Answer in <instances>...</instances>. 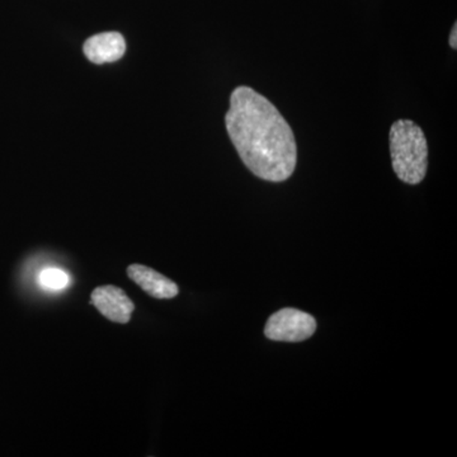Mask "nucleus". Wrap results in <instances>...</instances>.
Listing matches in <instances>:
<instances>
[{"label": "nucleus", "instance_id": "nucleus-1", "mask_svg": "<svg viewBox=\"0 0 457 457\" xmlns=\"http://www.w3.org/2000/svg\"><path fill=\"white\" fill-rule=\"evenodd\" d=\"M227 130L243 163L258 179L284 182L297 163L294 132L275 104L249 87H237L225 116Z\"/></svg>", "mask_w": 457, "mask_h": 457}, {"label": "nucleus", "instance_id": "nucleus-2", "mask_svg": "<svg viewBox=\"0 0 457 457\" xmlns=\"http://www.w3.org/2000/svg\"><path fill=\"white\" fill-rule=\"evenodd\" d=\"M393 170L403 182L418 185L428 170V144L425 132L411 120H399L390 129Z\"/></svg>", "mask_w": 457, "mask_h": 457}, {"label": "nucleus", "instance_id": "nucleus-3", "mask_svg": "<svg viewBox=\"0 0 457 457\" xmlns=\"http://www.w3.org/2000/svg\"><path fill=\"white\" fill-rule=\"evenodd\" d=\"M317 330V321L308 312L285 308L270 315L264 328V335L270 341L303 342Z\"/></svg>", "mask_w": 457, "mask_h": 457}, {"label": "nucleus", "instance_id": "nucleus-4", "mask_svg": "<svg viewBox=\"0 0 457 457\" xmlns=\"http://www.w3.org/2000/svg\"><path fill=\"white\" fill-rule=\"evenodd\" d=\"M90 303L108 320L119 324L129 323L135 311L134 303L125 291L112 285L95 288L90 295Z\"/></svg>", "mask_w": 457, "mask_h": 457}, {"label": "nucleus", "instance_id": "nucleus-5", "mask_svg": "<svg viewBox=\"0 0 457 457\" xmlns=\"http://www.w3.org/2000/svg\"><path fill=\"white\" fill-rule=\"evenodd\" d=\"M83 51L95 64L114 62L125 55V38L119 32L98 33L84 42Z\"/></svg>", "mask_w": 457, "mask_h": 457}, {"label": "nucleus", "instance_id": "nucleus-6", "mask_svg": "<svg viewBox=\"0 0 457 457\" xmlns=\"http://www.w3.org/2000/svg\"><path fill=\"white\" fill-rule=\"evenodd\" d=\"M128 276L139 285L141 288L154 299H173L179 294V288L171 279L165 278L155 270L141 264H131L128 269Z\"/></svg>", "mask_w": 457, "mask_h": 457}, {"label": "nucleus", "instance_id": "nucleus-7", "mask_svg": "<svg viewBox=\"0 0 457 457\" xmlns=\"http://www.w3.org/2000/svg\"><path fill=\"white\" fill-rule=\"evenodd\" d=\"M69 275L60 269H46L42 270L38 282L42 287L50 291L64 290L69 285Z\"/></svg>", "mask_w": 457, "mask_h": 457}, {"label": "nucleus", "instance_id": "nucleus-8", "mask_svg": "<svg viewBox=\"0 0 457 457\" xmlns=\"http://www.w3.org/2000/svg\"><path fill=\"white\" fill-rule=\"evenodd\" d=\"M450 46L453 47V50L457 49V25H453V31H451L450 35Z\"/></svg>", "mask_w": 457, "mask_h": 457}]
</instances>
